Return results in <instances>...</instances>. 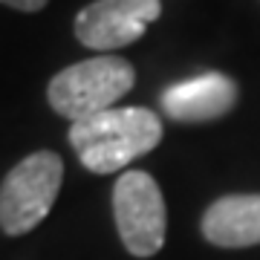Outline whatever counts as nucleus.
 Listing matches in <instances>:
<instances>
[{
  "mask_svg": "<svg viewBox=\"0 0 260 260\" xmlns=\"http://www.w3.org/2000/svg\"><path fill=\"white\" fill-rule=\"evenodd\" d=\"M64 182V162L52 150L20 159L0 182V229L18 237L32 232L49 214Z\"/></svg>",
  "mask_w": 260,
  "mask_h": 260,
  "instance_id": "7ed1b4c3",
  "label": "nucleus"
},
{
  "mask_svg": "<svg viewBox=\"0 0 260 260\" xmlns=\"http://www.w3.org/2000/svg\"><path fill=\"white\" fill-rule=\"evenodd\" d=\"M162 142V121L145 107H113L73 121L70 145L93 174H116Z\"/></svg>",
  "mask_w": 260,
  "mask_h": 260,
  "instance_id": "f257e3e1",
  "label": "nucleus"
},
{
  "mask_svg": "<svg viewBox=\"0 0 260 260\" xmlns=\"http://www.w3.org/2000/svg\"><path fill=\"white\" fill-rule=\"evenodd\" d=\"M203 237L223 249L260 243V194H229L203 214Z\"/></svg>",
  "mask_w": 260,
  "mask_h": 260,
  "instance_id": "0eeeda50",
  "label": "nucleus"
},
{
  "mask_svg": "<svg viewBox=\"0 0 260 260\" xmlns=\"http://www.w3.org/2000/svg\"><path fill=\"white\" fill-rule=\"evenodd\" d=\"M237 104V84L223 73H203L171 84L162 93V110L174 121H214Z\"/></svg>",
  "mask_w": 260,
  "mask_h": 260,
  "instance_id": "423d86ee",
  "label": "nucleus"
},
{
  "mask_svg": "<svg viewBox=\"0 0 260 260\" xmlns=\"http://www.w3.org/2000/svg\"><path fill=\"white\" fill-rule=\"evenodd\" d=\"M162 15L159 0H95L75 15V38L90 49H121Z\"/></svg>",
  "mask_w": 260,
  "mask_h": 260,
  "instance_id": "39448f33",
  "label": "nucleus"
},
{
  "mask_svg": "<svg viewBox=\"0 0 260 260\" xmlns=\"http://www.w3.org/2000/svg\"><path fill=\"white\" fill-rule=\"evenodd\" d=\"M113 217L124 249L133 257H150L162 249L168 229L165 200L156 179L145 171H124L113 185Z\"/></svg>",
  "mask_w": 260,
  "mask_h": 260,
  "instance_id": "20e7f679",
  "label": "nucleus"
},
{
  "mask_svg": "<svg viewBox=\"0 0 260 260\" xmlns=\"http://www.w3.org/2000/svg\"><path fill=\"white\" fill-rule=\"evenodd\" d=\"M136 81L133 64L121 55H95L67 67L49 81V107L64 119L81 121L95 113L113 110L121 95L130 93Z\"/></svg>",
  "mask_w": 260,
  "mask_h": 260,
  "instance_id": "f03ea898",
  "label": "nucleus"
},
{
  "mask_svg": "<svg viewBox=\"0 0 260 260\" xmlns=\"http://www.w3.org/2000/svg\"><path fill=\"white\" fill-rule=\"evenodd\" d=\"M0 3L12 6V9H18V12H41L49 0H0Z\"/></svg>",
  "mask_w": 260,
  "mask_h": 260,
  "instance_id": "6e6552de",
  "label": "nucleus"
}]
</instances>
